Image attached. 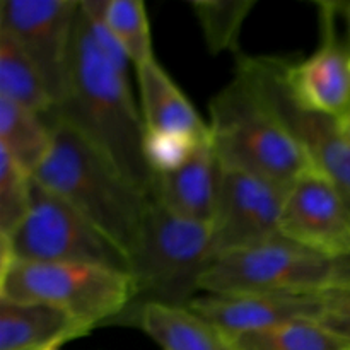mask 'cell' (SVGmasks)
Listing matches in <instances>:
<instances>
[{
	"mask_svg": "<svg viewBox=\"0 0 350 350\" xmlns=\"http://www.w3.org/2000/svg\"><path fill=\"white\" fill-rule=\"evenodd\" d=\"M44 118L53 144L34 173V181L81 212L129 256L132 265L142 239L150 197L57 109Z\"/></svg>",
	"mask_w": 350,
	"mask_h": 350,
	"instance_id": "6da1fadb",
	"label": "cell"
},
{
	"mask_svg": "<svg viewBox=\"0 0 350 350\" xmlns=\"http://www.w3.org/2000/svg\"><path fill=\"white\" fill-rule=\"evenodd\" d=\"M55 109L150 197L152 174L144 156L142 111L133 98L129 75L122 74L99 51L81 9L68 91L65 101Z\"/></svg>",
	"mask_w": 350,
	"mask_h": 350,
	"instance_id": "7a4b0ae2",
	"label": "cell"
},
{
	"mask_svg": "<svg viewBox=\"0 0 350 350\" xmlns=\"http://www.w3.org/2000/svg\"><path fill=\"white\" fill-rule=\"evenodd\" d=\"M208 108V126L222 166L248 171L286 191L313 166L282 118L238 68Z\"/></svg>",
	"mask_w": 350,
	"mask_h": 350,
	"instance_id": "3957f363",
	"label": "cell"
},
{
	"mask_svg": "<svg viewBox=\"0 0 350 350\" xmlns=\"http://www.w3.org/2000/svg\"><path fill=\"white\" fill-rule=\"evenodd\" d=\"M211 260V224L174 215L150 200L130 270L133 299L118 325H132L147 304L187 308L202 291V277Z\"/></svg>",
	"mask_w": 350,
	"mask_h": 350,
	"instance_id": "277c9868",
	"label": "cell"
},
{
	"mask_svg": "<svg viewBox=\"0 0 350 350\" xmlns=\"http://www.w3.org/2000/svg\"><path fill=\"white\" fill-rule=\"evenodd\" d=\"M0 297L65 311L89 330L118 325L133 299L129 272L92 263H40L0 258Z\"/></svg>",
	"mask_w": 350,
	"mask_h": 350,
	"instance_id": "5b68a950",
	"label": "cell"
},
{
	"mask_svg": "<svg viewBox=\"0 0 350 350\" xmlns=\"http://www.w3.org/2000/svg\"><path fill=\"white\" fill-rule=\"evenodd\" d=\"M340 279V262L277 236L214 256L200 289L212 294H320Z\"/></svg>",
	"mask_w": 350,
	"mask_h": 350,
	"instance_id": "8992f818",
	"label": "cell"
},
{
	"mask_svg": "<svg viewBox=\"0 0 350 350\" xmlns=\"http://www.w3.org/2000/svg\"><path fill=\"white\" fill-rule=\"evenodd\" d=\"M0 258L92 263L129 273L132 270L129 256L115 243L64 198L44 190L36 181L26 217L10 234L0 236Z\"/></svg>",
	"mask_w": 350,
	"mask_h": 350,
	"instance_id": "52a82bcc",
	"label": "cell"
},
{
	"mask_svg": "<svg viewBox=\"0 0 350 350\" xmlns=\"http://www.w3.org/2000/svg\"><path fill=\"white\" fill-rule=\"evenodd\" d=\"M236 68L248 75L303 146L311 164L330 178L350 208V133L342 118L297 105L284 77V58L239 55Z\"/></svg>",
	"mask_w": 350,
	"mask_h": 350,
	"instance_id": "ba28073f",
	"label": "cell"
},
{
	"mask_svg": "<svg viewBox=\"0 0 350 350\" xmlns=\"http://www.w3.org/2000/svg\"><path fill=\"white\" fill-rule=\"evenodd\" d=\"M77 0H2L0 29L16 38L43 79L55 106L65 101L74 62Z\"/></svg>",
	"mask_w": 350,
	"mask_h": 350,
	"instance_id": "9c48e42d",
	"label": "cell"
},
{
	"mask_svg": "<svg viewBox=\"0 0 350 350\" xmlns=\"http://www.w3.org/2000/svg\"><path fill=\"white\" fill-rule=\"evenodd\" d=\"M286 193L265 178L221 164L211 221L212 258L280 236Z\"/></svg>",
	"mask_w": 350,
	"mask_h": 350,
	"instance_id": "30bf717a",
	"label": "cell"
},
{
	"mask_svg": "<svg viewBox=\"0 0 350 350\" xmlns=\"http://www.w3.org/2000/svg\"><path fill=\"white\" fill-rule=\"evenodd\" d=\"M280 236L327 258H350V208L338 188L314 166L289 187Z\"/></svg>",
	"mask_w": 350,
	"mask_h": 350,
	"instance_id": "8fae6325",
	"label": "cell"
},
{
	"mask_svg": "<svg viewBox=\"0 0 350 350\" xmlns=\"http://www.w3.org/2000/svg\"><path fill=\"white\" fill-rule=\"evenodd\" d=\"M335 3H321V43L299 64L284 60V77L297 105L344 118L350 111V57L337 36Z\"/></svg>",
	"mask_w": 350,
	"mask_h": 350,
	"instance_id": "7c38bea8",
	"label": "cell"
},
{
	"mask_svg": "<svg viewBox=\"0 0 350 350\" xmlns=\"http://www.w3.org/2000/svg\"><path fill=\"white\" fill-rule=\"evenodd\" d=\"M188 310L232 338L294 320L320 321V294H212L197 296Z\"/></svg>",
	"mask_w": 350,
	"mask_h": 350,
	"instance_id": "4fadbf2b",
	"label": "cell"
},
{
	"mask_svg": "<svg viewBox=\"0 0 350 350\" xmlns=\"http://www.w3.org/2000/svg\"><path fill=\"white\" fill-rule=\"evenodd\" d=\"M221 161L212 133H208L193 156L176 171L152 174L150 200L171 214L211 224L217 198Z\"/></svg>",
	"mask_w": 350,
	"mask_h": 350,
	"instance_id": "5bb4252c",
	"label": "cell"
},
{
	"mask_svg": "<svg viewBox=\"0 0 350 350\" xmlns=\"http://www.w3.org/2000/svg\"><path fill=\"white\" fill-rule=\"evenodd\" d=\"M88 334V327L58 308L0 297V350L58 349Z\"/></svg>",
	"mask_w": 350,
	"mask_h": 350,
	"instance_id": "9a60e30c",
	"label": "cell"
},
{
	"mask_svg": "<svg viewBox=\"0 0 350 350\" xmlns=\"http://www.w3.org/2000/svg\"><path fill=\"white\" fill-rule=\"evenodd\" d=\"M135 68L146 130L187 133L198 139L211 133L208 123L204 122L190 99L156 58Z\"/></svg>",
	"mask_w": 350,
	"mask_h": 350,
	"instance_id": "2e32d148",
	"label": "cell"
},
{
	"mask_svg": "<svg viewBox=\"0 0 350 350\" xmlns=\"http://www.w3.org/2000/svg\"><path fill=\"white\" fill-rule=\"evenodd\" d=\"M161 350H234L229 337L183 306L147 304L133 318Z\"/></svg>",
	"mask_w": 350,
	"mask_h": 350,
	"instance_id": "e0dca14e",
	"label": "cell"
},
{
	"mask_svg": "<svg viewBox=\"0 0 350 350\" xmlns=\"http://www.w3.org/2000/svg\"><path fill=\"white\" fill-rule=\"evenodd\" d=\"M51 144L53 137L44 116L0 98V149L34 176Z\"/></svg>",
	"mask_w": 350,
	"mask_h": 350,
	"instance_id": "ac0fdd59",
	"label": "cell"
},
{
	"mask_svg": "<svg viewBox=\"0 0 350 350\" xmlns=\"http://www.w3.org/2000/svg\"><path fill=\"white\" fill-rule=\"evenodd\" d=\"M0 98L41 116H48L57 108L36 65L16 38L3 29H0Z\"/></svg>",
	"mask_w": 350,
	"mask_h": 350,
	"instance_id": "d6986e66",
	"label": "cell"
},
{
	"mask_svg": "<svg viewBox=\"0 0 350 350\" xmlns=\"http://www.w3.org/2000/svg\"><path fill=\"white\" fill-rule=\"evenodd\" d=\"M234 350H349L350 344L317 320H294L229 338Z\"/></svg>",
	"mask_w": 350,
	"mask_h": 350,
	"instance_id": "ffe728a7",
	"label": "cell"
},
{
	"mask_svg": "<svg viewBox=\"0 0 350 350\" xmlns=\"http://www.w3.org/2000/svg\"><path fill=\"white\" fill-rule=\"evenodd\" d=\"M101 16L133 67L152 60V34L142 0H101Z\"/></svg>",
	"mask_w": 350,
	"mask_h": 350,
	"instance_id": "44dd1931",
	"label": "cell"
},
{
	"mask_svg": "<svg viewBox=\"0 0 350 350\" xmlns=\"http://www.w3.org/2000/svg\"><path fill=\"white\" fill-rule=\"evenodd\" d=\"M253 5L252 0L191 3L208 50L214 53L232 51L239 57V33Z\"/></svg>",
	"mask_w": 350,
	"mask_h": 350,
	"instance_id": "7402d4cb",
	"label": "cell"
},
{
	"mask_svg": "<svg viewBox=\"0 0 350 350\" xmlns=\"http://www.w3.org/2000/svg\"><path fill=\"white\" fill-rule=\"evenodd\" d=\"M34 176L0 149V236L10 234L31 207Z\"/></svg>",
	"mask_w": 350,
	"mask_h": 350,
	"instance_id": "603a6c76",
	"label": "cell"
},
{
	"mask_svg": "<svg viewBox=\"0 0 350 350\" xmlns=\"http://www.w3.org/2000/svg\"><path fill=\"white\" fill-rule=\"evenodd\" d=\"M207 137V135H205ZM187 135V133L154 132L146 130L144 156L150 174H164L176 171L195 154L198 144L205 139Z\"/></svg>",
	"mask_w": 350,
	"mask_h": 350,
	"instance_id": "cb8c5ba5",
	"label": "cell"
},
{
	"mask_svg": "<svg viewBox=\"0 0 350 350\" xmlns=\"http://www.w3.org/2000/svg\"><path fill=\"white\" fill-rule=\"evenodd\" d=\"M320 323L350 344V282H337L321 293Z\"/></svg>",
	"mask_w": 350,
	"mask_h": 350,
	"instance_id": "d4e9b609",
	"label": "cell"
},
{
	"mask_svg": "<svg viewBox=\"0 0 350 350\" xmlns=\"http://www.w3.org/2000/svg\"><path fill=\"white\" fill-rule=\"evenodd\" d=\"M338 282H350V258L340 262V279Z\"/></svg>",
	"mask_w": 350,
	"mask_h": 350,
	"instance_id": "484cf974",
	"label": "cell"
},
{
	"mask_svg": "<svg viewBox=\"0 0 350 350\" xmlns=\"http://www.w3.org/2000/svg\"><path fill=\"white\" fill-rule=\"evenodd\" d=\"M342 123H344L345 130H347V132L350 133V111H349L347 116H344V118H342Z\"/></svg>",
	"mask_w": 350,
	"mask_h": 350,
	"instance_id": "4316f807",
	"label": "cell"
},
{
	"mask_svg": "<svg viewBox=\"0 0 350 350\" xmlns=\"http://www.w3.org/2000/svg\"><path fill=\"white\" fill-rule=\"evenodd\" d=\"M44 350H58V349H44Z\"/></svg>",
	"mask_w": 350,
	"mask_h": 350,
	"instance_id": "83f0119b",
	"label": "cell"
},
{
	"mask_svg": "<svg viewBox=\"0 0 350 350\" xmlns=\"http://www.w3.org/2000/svg\"><path fill=\"white\" fill-rule=\"evenodd\" d=\"M349 19H350V10H349Z\"/></svg>",
	"mask_w": 350,
	"mask_h": 350,
	"instance_id": "f1b7e54d",
	"label": "cell"
},
{
	"mask_svg": "<svg viewBox=\"0 0 350 350\" xmlns=\"http://www.w3.org/2000/svg\"><path fill=\"white\" fill-rule=\"evenodd\" d=\"M349 67H350V62H349Z\"/></svg>",
	"mask_w": 350,
	"mask_h": 350,
	"instance_id": "f546056e",
	"label": "cell"
},
{
	"mask_svg": "<svg viewBox=\"0 0 350 350\" xmlns=\"http://www.w3.org/2000/svg\"><path fill=\"white\" fill-rule=\"evenodd\" d=\"M349 350H350V349H349Z\"/></svg>",
	"mask_w": 350,
	"mask_h": 350,
	"instance_id": "4dcf8cb0",
	"label": "cell"
}]
</instances>
